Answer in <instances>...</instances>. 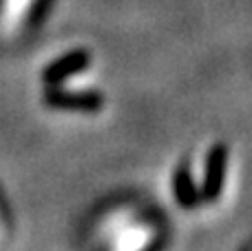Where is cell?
<instances>
[{
  "label": "cell",
  "mask_w": 252,
  "mask_h": 251,
  "mask_svg": "<svg viewBox=\"0 0 252 251\" xmlns=\"http://www.w3.org/2000/svg\"><path fill=\"white\" fill-rule=\"evenodd\" d=\"M102 238L109 251H148L157 240V227L130 211H115L102 222Z\"/></svg>",
  "instance_id": "cell-1"
},
{
  "label": "cell",
  "mask_w": 252,
  "mask_h": 251,
  "mask_svg": "<svg viewBox=\"0 0 252 251\" xmlns=\"http://www.w3.org/2000/svg\"><path fill=\"white\" fill-rule=\"evenodd\" d=\"M228 167H230V156L223 145H215L204 158V171L197 180L199 185V196L206 200H217L221 191L226 189Z\"/></svg>",
  "instance_id": "cell-2"
},
{
  "label": "cell",
  "mask_w": 252,
  "mask_h": 251,
  "mask_svg": "<svg viewBox=\"0 0 252 251\" xmlns=\"http://www.w3.org/2000/svg\"><path fill=\"white\" fill-rule=\"evenodd\" d=\"M35 0H0V31L13 36L22 29Z\"/></svg>",
  "instance_id": "cell-3"
},
{
  "label": "cell",
  "mask_w": 252,
  "mask_h": 251,
  "mask_svg": "<svg viewBox=\"0 0 252 251\" xmlns=\"http://www.w3.org/2000/svg\"><path fill=\"white\" fill-rule=\"evenodd\" d=\"M47 102L53 107H66V109H100L102 96L91 93L87 89H69V91H53L47 96Z\"/></svg>",
  "instance_id": "cell-4"
},
{
  "label": "cell",
  "mask_w": 252,
  "mask_h": 251,
  "mask_svg": "<svg viewBox=\"0 0 252 251\" xmlns=\"http://www.w3.org/2000/svg\"><path fill=\"white\" fill-rule=\"evenodd\" d=\"M87 65H89V56L84 51L71 53V56L60 58L58 62H53L49 69H44V80H49V83H62V80L71 78L78 71L87 69Z\"/></svg>",
  "instance_id": "cell-5"
},
{
  "label": "cell",
  "mask_w": 252,
  "mask_h": 251,
  "mask_svg": "<svg viewBox=\"0 0 252 251\" xmlns=\"http://www.w3.org/2000/svg\"><path fill=\"white\" fill-rule=\"evenodd\" d=\"M175 196H177L182 207H195L197 200L201 198L199 187H197V180H195L190 169L182 167L177 173H175Z\"/></svg>",
  "instance_id": "cell-6"
},
{
  "label": "cell",
  "mask_w": 252,
  "mask_h": 251,
  "mask_svg": "<svg viewBox=\"0 0 252 251\" xmlns=\"http://www.w3.org/2000/svg\"><path fill=\"white\" fill-rule=\"evenodd\" d=\"M4 236V218H2V211H0V238Z\"/></svg>",
  "instance_id": "cell-7"
}]
</instances>
